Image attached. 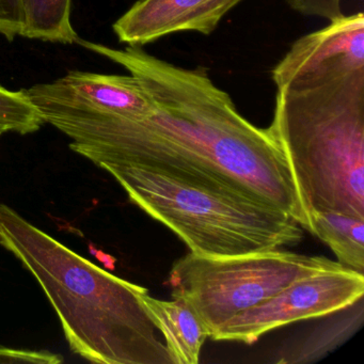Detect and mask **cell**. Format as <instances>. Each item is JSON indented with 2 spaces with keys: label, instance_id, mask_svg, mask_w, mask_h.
Segmentation results:
<instances>
[{
  "label": "cell",
  "instance_id": "obj_1",
  "mask_svg": "<svg viewBox=\"0 0 364 364\" xmlns=\"http://www.w3.org/2000/svg\"><path fill=\"white\" fill-rule=\"evenodd\" d=\"M124 68L153 105L144 118H112L74 132L72 151L99 166H136L278 208L308 229L291 170L267 129L245 119L203 67L185 69L146 53L78 39Z\"/></svg>",
  "mask_w": 364,
  "mask_h": 364
},
{
  "label": "cell",
  "instance_id": "obj_2",
  "mask_svg": "<svg viewBox=\"0 0 364 364\" xmlns=\"http://www.w3.org/2000/svg\"><path fill=\"white\" fill-rule=\"evenodd\" d=\"M0 245L39 282L72 353L99 364H173L140 299L146 287L80 257L4 203Z\"/></svg>",
  "mask_w": 364,
  "mask_h": 364
},
{
  "label": "cell",
  "instance_id": "obj_3",
  "mask_svg": "<svg viewBox=\"0 0 364 364\" xmlns=\"http://www.w3.org/2000/svg\"><path fill=\"white\" fill-rule=\"evenodd\" d=\"M302 208L364 219V72L311 90H277L267 127Z\"/></svg>",
  "mask_w": 364,
  "mask_h": 364
},
{
  "label": "cell",
  "instance_id": "obj_4",
  "mask_svg": "<svg viewBox=\"0 0 364 364\" xmlns=\"http://www.w3.org/2000/svg\"><path fill=\"white\" fill-rule=\"evenodd\" d=\"M129 200L201 257H229L294 246L301 227L287 213L245 196L136 166L100 164Z\"/></svg>",
  "mask_w": 364,
  "mask_h": 364
},
{
  "label": "cell",
  "instance_id": "obj_5",
  "mask_svg": "<svg viewBox=\"0 0 364 364\" xmlns=\"http://www.w3.org/2000/svg\"><path fill=\"white\" fill-rule=\"evenodd\" d=\"M336 262L318 255L274 249L229 257L188 253L176 261L168 279L172 298L191 306L210 332L265 301L294 281Z\"/></svg>",
  "mask_w": 364,
  "mask_h": 364
},
{
  "label": "cell",
  "instance_id": "obj_6",
  "mask_svg": "<svg viewBox=\"0 0 364 364\" xmlns=\"http://www.w3.org/2000/svg\"><path fill=\"white\" fill-rule=\"evenodd\" d=\"M363 295L364 274L336 262L297 279L265 301L236 315L210 338L251 345L277 328L345 310Z\"/></svg>",
  "mask_w": 364,
  "mask_h": 364
},
{
  "label": "cell",
  "instance_id": "obj_7",
  "mask_svg": "<svg viewBox=\"0 0 364 364\" xmlns=\"http://www.w3.org/2000/svg\"><path fill=\"white\" fill-rule=\"evenodd\" d=\"M44 123L65 136L112 118H144L153 105L133 75L70 71L24 89Z\"/></svg>",
  "mask_w": 364,
  "mask_h": 364
},
{
  "label": "cell",
  "instance_id": "obj_8",
  "mask_svg": "<svg viewBox=\"0 0 364 364\" xmlns=\"http://www.w3.org/2000/svg\"><path fill=\"white\" fill-rule=\"evenodd\" d=\"M364 72L362 12L296 40L272 71L277 90H311Z\"/></svg>",
  "mask_w": 364,
  "mask_h": 364
},
{
  "label": "cell",
  "instance_id": "obj_9",
  "mask_svg": "<svg viewBox=\"0 0 364 364\" xmlns=\"http://www.w3.org/2000/svg\"><path fill=\"white\" fill-rule=\"evenodd\" d=\"M245 0H138L112 29L119 41L144 46L173 33L210 36L223 18Z\"/></svg>",
  "mask_w": 364,
  "mask_h": 364
},
{
  "label": "cell",
  "instance_id": "obj_10",
  "mask_svg": "<svg viewBox=\"0 0 364 364\" xmlns=\"http://www.w3.org/2000/svg\"><path fill=\"white\" fill-rule=\"evenodd\" d=\"M140 299L163 334L173 364H197L210 332L191 306L178 298L170 301L156 299L149 291L142 294Z\"/></svg>",
  "mask_w": 364,
  "mask_h": 364
},
{
  "label": "cell",
  "instance_id": "obj_11",
  "mask_svg": "<svg viewBox=\"0 0 364 364\" xmlns=\"http://www.w3.org/2000/svg\"><path fill=\"white\" fill-rule=\"evenodd\" d=\"M306 231L327 244L338 263L363 274V218L332 210L309 212Z\"/></svg>",
  "mask_w": 364,
  "mask_h": 364
},
{
  "label": "cell",
  "instance_id": "obj_12",
  "mask_svg": "<svg viewBox=\"0 0 364 364\" xmlns=\"http://www.w3.org/2000/svg\"><path fill=\"white\" fill-rule=\"evenodd\" d=\"M24 28L21 37L53 43L74 44L78 36L71 21L72 0H23Z\"/></svg>",
  "mask_w": 364,
  "mask_h": 364
},
{
  "label": "cell",
  "instance_id": "obj_13",
  "mask_svg": "<svg viewBox=\"0 0 364 364\" xmlns=\"http://www.w3.org/2000/svg\"><path fill=\"white\" fill-rule=\"evenodd\" d=\"M44 124L24 89L10 90L0 85V132L28 135L36 133Z\"/></svg>",
  "mask_w": 364,
  "mask_h": 364
},
{
  "label": "cell",
  "instance_id": "obj_14",
  "mask_svg": "<svg viewBox=\"0 0 364 364\" xmlns=\"http://www.w3.org/2000/svg\"><path fill=\"white\" fill-rule=\"evenodd\" d=\"M287 4L302 16L323 18L329 22L345 16L343 0H287Z\"/></svg>",
  "mask_w": 364,
  "mask_h": 364
},
{
  "label": "cell",
  "instance_id": "obj_15",
  "mask_svg": "<svg viewBox=\"0 0 364 364\" xmlns=\"http://www.w3.org/2000/svg\"><path fill=\"white\" fill-rule=\"evenodd\" d=\"M24 28L23 0H0V35L14 41Z\"/></svg>",
  "mask_w": 364,
  "mask_h": 364
},
{
  "label": "cell",
  "instance_id": "obj_16",
  "mask_svg": "<svg viewBox=\"0 0 364 364\" xmlns=\"http://www.w3.org/2000/svg\"><path fill=\"white\" fill-rule=\"evenodd\" d=\"M63 355L48 350H28L0 347V363H63Z\"/></svg>",
  "mask_w": 364,
  "mask_h": 364
},
{
  "label": "cell",
  "instance_id": "obj_17",
  "mask_svg": "<svg viewBox=\"0 0 364 364\" xmlns=\"http://www.w3.org/2000/svg\"><path fill=\"white\" fill-rule=\"evenodd\" d=\"M3 135H4V134L1 133V132H0V138H1V136H3Z\"/></svg>",
  "mask_w": 364,
  "mask_h": 364
}]
</instances>
